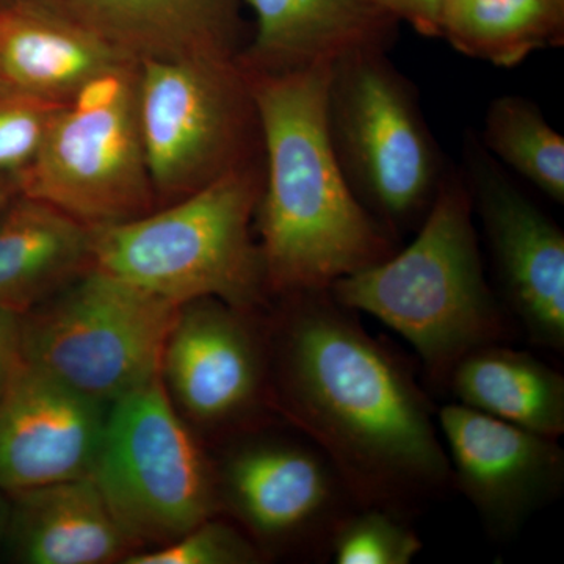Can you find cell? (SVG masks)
Wrapping results in <instances>:
<instances>
[{
	"label": "cell",
	"mask_w": 564,
	"mask_h": 564,
	"mask_svg": "<svg viewBox=\"0 0 564 564\" xmlns=\"http://www.w3.org/2000/svg\"><path fill=\"white\" fill-rule=\"evenodd\" d=\"M270 403L328 456L359 508L410 521L452 488L434 408L329 289L274 296Z\"/></svg>",
	"instance_id": "1"
},
{
	"label": "cell",
	"mask_w": 564,
	"mask_h": 564,
	"mask_svg": "<svg viewBox=\"0 0 564 564\" xmlns=\"http://www.w3.org/2000/svg\"><path fill=\"white\" fill-rule=\"evenodd\" d=\"M332 66L245 70L265 154L256 220L270 296L329 289L397 251L395 236L359 202L334 150Z\"/></svg>",
	"instance_id": "2"
},
{
	"label": "cell",
	"mask_w": 564,
	"mask_h": 564,
	"mask_svg": "<svg viewBox=\"0 0 564 564\" xmlns=\"http://www.w3.org/2000/svg\"><path fill=\"white\" fill-rule=\"evenodd\" d=\"M474 215L466 177L444 174L413 242L329 288L345 307L373 315L413 345L441 389L467 352L510 337L485 276Z\"/></svg>",
	"instance_id": "3"
},
{
	"label": "cell",
	"mask_w": 564,
	"mask_h": 564,
	"mask_svg": "<svg viewBox=\"0 0 564 564\" xmlns=\"http://www.w3.org/2000/svg\"><path fill=\"white\" fill-rule=\"evenodd\" d=\"M250 161L180 202L93 229V265L176 304L265 302L261 248L251 236L263 170Z\"/></svg>",
	"instance_id": "4"
},
{
	"label": "cell",
	"mask_w": 564,
	"mask_h": 564,
	"mask_svg": "<svg viewBox=\"0 0 564 564\" xmlns=\"http://www.w3.org/2000/svg\"><path fill=\"white\" fill-rule=\"evenodd\" d=\"M21 195L90 229L158 209L139 121V63L82 85L55 110L33 161L17 174Z\"/></svg>",
	"instance_id": "5"
},
{
	"label": "cell",
	"mask_w": 564,
	"mask_h": 564,
	"mask_svg": "<svg viewBox=\"0 0 564 564\" xmlns=\"http://www.w3.org/2000/svg\"><path fill=\"white\" fill-rule=\"evenodd\" d=\"M180 310L91 265L22 314V361L111 406L161 377L163 347Z\"/></svg>",
	"instance_id": "6"
},
{
	"label": "cell",
	"mask_w": 564,
	"mask_h": 564,
	"mask_svg": "<svg viewBox=\"0 0 564 564\" xmlns=\"http://www.w3.org/2000/svg\"><path fill=\"white\" fill-rule=\"evenodd\" d=\"M328 126L345 176L366 209L393 236L422 223L443 165L410 82L386 51L352 52L333 63Z\"/></svg>",
	"instance_id": "7"
},
{
	"label": "cell",
	"mask_w": 564,
	"mask_h": 564,
	"mask_svg": "<svg viewBox=\"0 0 564 564\" xmlns=\"http://www.w3.org/2000/svg\"><path fill=\"white\" fill-rule=\"evenodd\" d=\"M91 475L137 551L173 543L220 508L214 466L161 377L111 404Z\"/></svg>",
	"instance_id": "8"
},
{
	"label": "cell",
	"mask_w": 564,
	"mask_h": 564,
	"mask_svg": "<svg viewBox=\"0 0 564 564\" xmlns=\"http://www.w3.org/2000/svg\"><path fill=\"white\" fill-rule=\"evenodd\" d=\"M139 121L158 207L254 161L261 140L237 55L139 63Z\"/></svg>",
	"instance_id": "9"
},
{
	"label": "cell",
	"mask_w": 564,
	"mask_h": 564,
	"mask_svg": "<svg viewBox=\"0 0 564 564\" xmlns=\"http://www.w3.org/2000/svg\"><path fill=\"white\" fill-rule=\"evenodd\" d=\"M295 433L237 441L215 469L218 496L263 556L325 562L337 527L359 507L328 456Z\"/></svg>",
	"instance_id": "10"
},
{
	"label": "cell",
	"mask_w": 564,
	"mask_h": 564,
	"mask_svg": "<svg viewBox=\"0 0 564 564\" xmlns=\"http://www.w3.org/2000/svg\"><path fill=\"white\" fill-rule=\"evenodd\" d=\"M256 311L217 299L182 304L162 352L161 378L182 411L210 429H243L270 403L269 329Z\"/></svg>",
	"instance_id": "11"
},
{
	"label": "cell",
	"mask_w": 564,
	"mask_h": 564,
	"mask_svg": "<svg viewBox=\"0 0 564 564\" xmlns=\"http://www.w3.org/2000/svg\"><path fill=\"white\" fill-rule=\"evenodd\" d=\"M452 485L473 503L489 536L508 541L562 496L564 452L541 436L459 403L436 413Z\"/></svg>",
	"instance_id": "12"
},
{
	"label": "cell",
	"mask_w": 564,
	"mask_h": 564,
	"mask_svg": "<svg viewBox=\"0 0 564 564\" xmlns=\"http://www.w3.org/2000/svg\"><path fill=\"white\" fill-rule=\"evenodd\" d=\"M474 212L480 217L505 300L538 347L564 350V234L505 176L488 151L470 148Z\"/></svg>",
	"instance_id": "13"
},
{
	"label": "cell",
	"mask_w": 564,
	"mask_h": 564,
	"mask_svg": "<svg viewBox=\"0 0 564 564\" xmlns=\"http://www.w3.org/2000/svg\"><path fill=\"white\" fill-rule=\"evenodd\" d=\"M109 410L21 356L0 400V489L13 496L91 475Z\"/></svg>",
	"instance_id": "14"
},
{
	"label": "cell",
	"mask_w": 564,
	"mask_h": 564,
	"mask_svg": "<svg viewBox=\"0 0 564 564\" xmlns=\"http://www.w3.org/2000/svg\"><path fill=\"white\" fill-rule=\"evenodd\" d=\"M128 61L239 55L242 0H36Z\"/></svg>",
	"instance_id": "15"
},
{
	"label": "cell",
	"mask_w": 564,
	"mask_h": 564,
	"mask_svg": "<svg viewBox=\"0 0 564 564\" xmlns=\"http://www.w3.org/2000/svg\"><path fill=\"white\" fill-rule=\"evenodd\" d=\"M254 35L237 61L251 74L333 65L352 52L388 50L400 22L372 0H243Z\"/></svg>",
	"instance_id": "16"
},
{
	"label": "cell",
	"mask_w": 564,
	"mask_h": 564,
	"mask_svg": "<svg viewBox=\"0 0 564 564\" xmlns=\"http://www.w3.org/2000/svg\"><path fill=\"white\" fill-rule=\"evenodd\" d=\"M6 543L28 564H106L137 552L93 475L13 494Z\"/></svg>",
	"instance_id": "17"
},
{
	"label": "cell",
	"mask_w": 564,
	"mask_h": 564,
	"mask_svg": "<svg viewBox=\"0 0 564 564\" xmlns=\"http://www.w3.org/2000/svg\"><path fill=\"white\" fill-rule=\"evenodd\" d=\"M128 62L36 0L0 6V79L13 93L63 106L93 77Z\"/></svg>",
	"instance_id": "18"
},
{
	"label": "cell",
	"mask_w": 564,
	"mask_h": 564,
	"mask_svg": "<svg viewBox=\"0 0 564 564\" xmlns=\"http://www.w3.org/2000/svg\"><path fill=\"white\" fill-rule=\"evenodd\" d=\"M93 265V229L21 195L0 212V303L28 313Z\"/></svg>",
	"instance_id": "19"
},
{
	"label": "cell",
	"mask_w": 564,
	"mask_h": 564,
	"mask_svg": "<svg viewBox=\"0 0 564 564\" xmlns=\"http://www.w3.org/2000/svg\"><path fill=\"white\" fill-rule=\"evenodd\" d=\"M445 389L455 402L541 436L564 434V377L530 352L484 345L455 364Z\"/></svg>",
	"instance_id": "20"
},
{
	"label": "cell",
	"mask_w": 564,
	"mask_h": 564,
	"mask_svg": "<svg viewBox=\"0 0 564 564\" xmlns=\"http://www.w3.org/2000/svg\"><path fill=\"white\" fill-rule=\"evenodd\" d=\"M441 39L467 57L513 68L564 41V0H452Z\"/></svg>",
	"instance_id": "21"
},
{
	"label": "cell",
	"mask_w": 564,
	"mask_h": 564,
	"mask_svg": "<svg viewBox=\"0 0 564 564\" xmlns=\"http://www.w3.org/2000/svg\"><path fill=\"white\" fill-rule=\"evenodd\" d=\"M484 143L492 158L564 203V139L536 104L514 95L497 98L486 111Z\"/></svg>",
	"instance_id": "22"
},
{
	"label": "cell",
	"mask_w": 564,
	"mask_h": 564,
	"mask_svg": "<svg viewBox=\"0 0 564 564\" xmlns=\"http://www.w3.org/2000/svg\"><path fill=\"white\" fill-rule=\"evenodd\" d=\"M423 544L406 519L355 508L333 534L329 558L336 564H410Z\"/></svg>",
	"instance_id": "23"
},
{
	"label": "cell",
	"mask_w": 564,
	"mask_h": 564,
	"mask_svg": "<svg viewBox=\"0 0 564 564\" xmlns=\"http://www.w3.org/2000/svg\"><path fill=\"white\" fill-rule=\"evenodd\" d=\"M261 549L236 527L215 516L162 547L137 551L126 564H252L261 563Z\"/></svg>",
	"instance_id": "24"
},
{
	"label": "cell",
	"mask_w": 564,
	"mask_h": 564,
	"mask_svg": "<svg viewBox=\"0 0 564 564\" xmlns=\"http://www.w3.org/2000/svg\"><path fill=\"white\" fill-rule=\"evenodd\" d=\"M58 107L20 93L0 95V174H18L33 161Z\"/></svg>",
	"instance_id": "25"
},
{
	"label": "cell",
	"mask_w": 564,
	"mask_h": 564,
	"mask_svg": "<svg viewBox=\"0 0 564 564\" xmlns=\"http://www.w3.org/2000/svg\"><path fill=\"white\" fill-rule=\"evenodd\" d=\"M393 20L410 24L419 35L441 39L444 14L452 0H372Z\"/></svg>",
	"instance_id": "26"
},
{
	"label": "cell",
	"mask_w": 564,
	"mask_h": 564,
	"mask_svg": "<svg viewBox=\"0 0 564 564\" xmlns=\"http://www.w3.org/2000/svg\"><path fill=\"white\" fill-rule=\"evenodd\" d=\"M20 311L0 303V400L21 362Z\"/></svg>",
	"instance_id": "27"
},
{
	"label": "cell",
	"mask_w": 564,
	"mask_h": 564,
	"mask_svg": "<svg viewBox=\"0 0 564 564\" xmlns=\"http://www.w3.org/2000/svg\"><path fill=\"white\" fill-rule=\"evenodd\" d=\"M18 196H21V187L17 174H0V212L6 210Z\"/></svg>",
	"instance_id": "28"
},
{
	"label": "cell",
	"mask_w": 564,
	"mask_h": 564,
	"mask_svg": "<svg viewBox=\"0 0 564 564\" xmlns=\"http://www.w3.org/2000/svg\"><path fill=\"white\" fill-rule=\"evenodd\" d=\"M3 494L6 492L0 489V547L6 544L10 521V503L9 500L3 497Z\"/></svg>",
	"instance_id": "29"
},
{
	"label": "cell",
	"mask_w": 564,
	"mask_h": 564,
	"mask_svg": "<svg viewBox=\"0 0 564 564\" xmlns=\"http://www.w3.org/2000/svg\"><path fill=\"white\" fill-rule=\"evenodd\" d=\"M7 93H13L10 90L9 87H7L6 84H3V80L0 79V95H7Z\"/></svg>",
	"instance_id": "30"
},
{
	"label": "cell",
	"mask_w": 564,
	"mask_h": 564,
	"mask_svg": "<svg viewBox=\"0 0 564 564\" xmlns=\"http://www.w3.org/2000/svg\"><path fill=\"white\" fill-rule=\"evenodd\" d=\"M11 0H0V6H3V3H9Z\"/></svg>",
	"instance_id": "31"
}]
</instances>
